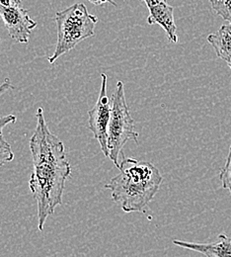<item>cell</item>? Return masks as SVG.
I'll return each instance as SVG.
<instances>
[{
    "instance_id": "cell-15",
    "label": "cell",
    "mask_w": 231,
    "mask_h": 257,
    "mask_svg": "<svg viewBox=\"0 0 231 257\" xmlns=\"http://www.w3.org/2000/svg\"><path fill=\"white\" fill-rule=\"evenodd\" d=\"M12 84L10 82V79L9 78H5L4 82L2 84H0V96L3 95L5 92H7L8 90L12 89Z\"/></svg>"
},
{
    "instance_id": "cell-11",
    "label": "cell",
    "mask_w": 231,
    "mask_h": 257,
    "mask_svg": "<svg viewBox=\"0 0 231 257\" xmlns=\"http://www.w3.org/2000/svg\"><path fill=\"white\" fill-rule=\"evenodd\" d=\"M219 179L221 181L222 188L228 190L231 196V145L226 162L219 172Z\"/></svg>"
},
{
    "instance_id": "cell-9",
    "label": "cell",
    "mask_w": 231,
    "mask_h": 257,
    "mask_svg": "<svg viewBox=\"0 0 231 257\" xmlns=\"http://www.w3.org/2000/svg\"><path fill=\"white\" fill-rule=\"evenodd\" d=\"M207 42L213 47L216 56L231 69V23L222 25L217 32L208 35Z\"/></svg>"
},
{
    "instance_id": "cell-7",
    "label": "cell",
    "mask_w": 231,
    "mask_h": 257,
    "mask_svg": "<svg viewBox=\"0 0 231 257\" xmlns=\"http://www.w3.org/2000/svg\"><path fill=\"white\" fill-rule=\"evenodd\" d=\"M149 11L146 19L149 25H159L163 28L168 40L176 44L178 42L177 27L174 20V7L167 3V0H141Z\"/></svg>"
},
{
    "instance_id": "cell-1",
    "label": "cell",
    "mask_w": 231,
    "mask_h": 257,
    "mask_svg": "<svg viewBox=\"0 0 231 257\" xmlns=\"http://www.w3.org/2000/svg\"><path fill=\"white\" fill-rule=\"evenodd\" d=\"M36 119L37 125L30 140L33 172L29 188L37 203L38 228L43 231L48 218L63 204L71 166L66 160L64 143L48 127L42 108L37 110Z\"/></svg>"
},
{
    "instance_id": "cell-3",
    "label": "cell",
    "mask_w": 231,
    "mask_h": 257,
    "mask_svg": "<svg viewBox=\"0 0 231 257\" xmlns=\"http://www.w3.org/2000/svg\"><path fill=\"white\" fill-rule=\"evenodd\" d=\"M58 29L56 50L48 61L54 64L61 57L73 50L82 41L95 34L98 18L89 13L84 3H75L55 15Z\"/></svg>"
},
{
    "instance_id": "cell-2",
    "label": "cell",
    "mask_w": 231,
    "mask_h": 257,
    "mask_svg": "<svg viewBox=\"0 0 231 257\" xmlns=\"http://www.w3.org/2000/svg\"><path fill=\"white\" fill-rule=\"evenodd\" d=\"M119 170L120 174L113 177L105 188L112 191V199L124 212L146 213L163 180L158 168L150 162L124 157Z\"/></svg>"
},
{
    "instance_id": "cell-13",
    "label": "cell",
    "mask_w": 231,
    "mask_h": 257,
    "mask_svg": "<svg viewBox=\"0 0 231 257\" xmlns=\"http://www.w3.org/2000/svg\"><path fill=\"white\" fill-rule=\"evenodd\" d=\"M16 122V116L15 115H6L3 117H0V132L2 131V128L6 127L9 124H13Z\"/></svg>"
},
{
    "instance_id": "cell-8",
    "label": "cell",
    "mask_w": 231,
    "mask_h": 257,
    "mask_svg": "<svg viewBox=\"0 0 231 257\" xmlns=\"http://www.w3.org/2000/svg\"><path fill=\"white\" fill-rule=\"evenodd\" d=\"M173 243L177 246L198 252L205 257H231V237L221 233L217 239L209 243H196L174 239Z\"/></svg>"
},
{
    "instance_id": "cell-16",
    "label": "cell",
    "mask_w": 231,
    "mask_h": 257,
    "mask_svg": "<svg viewBox=\"0 0 231 257\" xmlns=\"http://www.w3.org/2000/svg\"><path fill=\"white\" fill-rule=\"evenodd\" d=\"M90 3L94 4V5H102V4H105V3H110L112 5H114L115 7H118V4L114 1V0H88Z\"/></svg>"
},
{
    "instance_id": "cell-10",
    "label": "cell",
    "mask_w": 231,
    "mask_h": 257,
    "mask_svg": "<svg viewBox=\"0 0 231 257\" xmlns=\"http://www.w3.org/2000/svg\"><path fill=\"white\" fill-rule=\"evenodd\" d=\"M209 2L218 16L231 23V0H209Z\"/></svg>"
},
{
    "instance_id": "cell-14",
    "label": "cell",
    "mask_w": 231,
    "mask_h": 257,
    "mask_svg": "<svg viewBox=\"0 0 231 257\" xmlns=\"http://www.w3.org/2000/svg\"><path fill=\"white\" fill-rule=\"evenodd\" d=\"M0 4L4 7H21V0H0Z\"/></svg>"
},
{
    "instance_id": "cell-12",
    "label": "cell",
    "mask_w": 231,
    "mask_h": 257,
    "mask_svg": "<svg viewBox=\"0 0 231 257\" xmlns=\"http://www.w3.org/2000/svg\"><path fill=\"white\" fill-rule=\"evenodd\" d=\"M14 153L11 149V146L4 139L2 132H0V167L6 164L7 162L13 161Z\"/></svg>"
},
{
    "instance_id": "cell-5",
    "label": "cell",
    "mask_w": 231,
    "mask_h": 257,
    "mask_svg": "<svg viewBox=\"0 0 231 257\" xmlns=\"http://www.w3.org/2000/svg\"><path fill=\"white\" fill-rule=\"evenodd\" d=\"M101 79L102 83L97 102L94 107L88 111V128L98 141L102 153L108 158V127L112 114V104L110 103V97L107 92V74L101 73Z\"/></svg>"
},
{
    "instance_id": "cell-6",
    "label": "cell",
    "mask_w": 231,
    "mask_h": 257,
    "mask_svg": "<svg viewBox=\"0 0 231 257\" xmlns=\"http://www.w3.org/2000/svg\"><path fill=\"white\" fill-rule=\"evenodd\" d=\"M0 17L13 41L20 44L29 43L37 23L31 19L28 10L22 7H4L0 4Z\"/></svg>"
},
{
    "instance_id": "cell-4",
    "label": "cell",
    "mask_w": 231,
    "mask_h": 257,
    "mask_svg": "<svg viewBox=\"0 0 231 257\" xmlns=\"http://www.w3.org/2000/svg\"><path fill=\"white\" fill-rule=\"evenodd\" d=\"M139 134L134 131V122L127 104L125 86L118 81L112 95V114L108 127V153L111 161L117 168L120 166L119 157L129 141L138 143Z\"/></svg>"
}]
</instances>
